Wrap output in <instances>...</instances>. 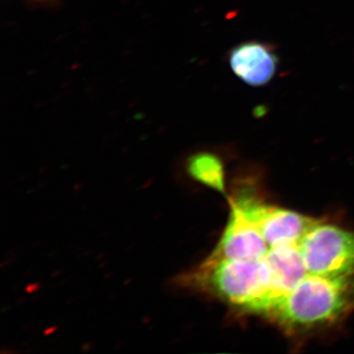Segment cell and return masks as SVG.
Here are the masks:
<instances>
[{"instance_id":"obj_2","label":"cell","mask_w":354,"mask_h":354,"mask_svg":"<svg viewBox=\"0 0 354 354\" xmlns=\"http://www.w3.org/2000/svg\"><path fill=\"white\" fill-rule=\"evenodd\" d=\"M230 65L235 75L247 85L260 87L274 78L278 57L267 44L248 41L232 50Z\"/></svg>"},{"instance_id":"obj_1","label":"cell","mask_w":354,"mask_h":354,"mask_svg":"<svg viewBox=\"0 0 354 354\" xmlns=\"http://www.w3.org/2000/svg\"><path fill=\"white\" fill-rule=\"evenodd\" d=\"M230 204L215 249L177 283L272 322L293 295L325 278L310 272L304 251L317 218L267 204L251 188H237Z\"/></svg>"},{"instance_id":"obj_3","label":"cell","mask_w":354,"mask_h":354,"mask_svg":"<svg viewBox=\"0 0 354 354\" xmlns=\"http://www.w3.org/2000/svg\"><path fill=\"white\" fill-rule=\"evenodd\" d=\"M187 171L195 180L223 192L225 178L220 158L213 153H199L189 158Z\"/></svg>"}]
</instances>
